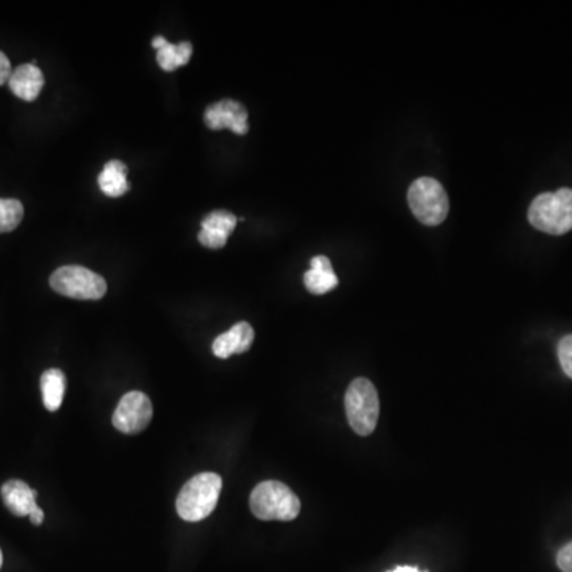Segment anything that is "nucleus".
<instances>
[{
    "mask_svg": "<svg viewBox=\"0 0 572 572\" xmlns=\"http://www.w3.org/2000/svg\"><path fill=\"white\" fill-rule=\"evenodd\" d=\"M345 410H347L350 428L358 436H369L374 433L379 422L380 401L379 393L368 379L353 380L345 395Z\"/></svg>",
    "mask_w": 572,
    "mask_h": 572,
    "instance_id": "20e7f679",
    "label": "nucleus"
},
{
    "mask_svg": "<svg viewBox=\"0 0 572 572\" xmlns=\"http://www.w3.org/2000/svg\"><path fill=\"white\" fill-rule=\"evenodd\" d=\"M2 563H4V557H2V550H0V568H2Z\"/></svg>",
    "mask_w": 572,
    "mask_h": 572,
    "instance_id": "b1692460",
    "label": "nucleus"
},
{
    "mask_svg": "<svg viewBox=\"0 0 572 572\" xmlns=\"http://www.w3.org/2000/svg\"><path fill=\"white\" fill-rule=\"evenodd\" d=\"M29 518H31V522L34 523V525L40 526L42 525L43 520H45V514H43L42 509L37 506L35 507L34 511L31 512Z\"/></svg>",
    "mask_w": 572,
    "mask_h": 572,
    "instance_id": "412c9836",
    "label": "nucleus"
},
{
    "mask_svg": "<svg viewBox=\"0 0 572 572\" xmlns=\"http://www.w3.org/2000/svg\"><path fill=\"white\" fill-rule=\"evenodd\" d=\"M204 121L213 131L231 129L237 136L248 132V112L240 102L225 99L205 110Z\"/></svg>",
    "mask_w": 572,
    "mask_h": 572,
    "instance_id": "6e6552de",
    "label": "nucleus"
},
{
    "mask_svg": "<svg viewBox=\"0 0 572 572\" xmlns=\"http://www.w3.org/2000/svg\"><path fill=\"white\" fill-rule=\"evenodd\" d=\"M40 387H42L43 404L50 412H56L62 406L66 395V375L61 369H48L42 374Z\"/></svg>",
    "mask_w": 572,
    "mask_h": 572,
    "instance_id": "2eb2a0df",
    "label": "nucleus"
},
{
    "mask_svg": "<svg viewBox=\"0 0 572 572\" xmlns=\"http://www.w3.org/2000/svg\"><path fill=\"white\" fill-rule=\"evenodd\" d=\"M0 495H2L8 511L16 517H29L37 507V503H35L37 491L32 490L23 480H8L2 485Z\"/></svg>",
    "mask_w": 572,
    "mask_h": 572,
    "instance_id": "f8f14e48",
    "label": "nucleus"
},
{
    "mask_svg": "<svg viewBox=\"0 0 572 572\" xmlns=\"http://www.w3.org/2000/svg\"><path fill=\"white\" fill-rule=\"evenodd\" d=\"M153 418L150 398L142 391H129L113 412L112 423L124 434H139L147 429Z\"/></svg>",
    "mask_w": 572,
    "mask_h": 572,
    "instance_id": "0eeeda50",
    "label": "nucleus"
},
{
    "mask_svg": "<svg viewBox=\"0 0 572 572\" xmlns=\"http://www.w3.org/2000/svg\"><path fill=\"white\" fill-rule=\"evenodd\" d=\"M223 480L213 472H202L186 482L178 493L175 507L185 522H201L209 517L220 498Z\"/></svg>",
    "mask_w": 572,
    "mask_h": 572,
    "instance_id": "f257e3e1",
    "label": "nucleus"
},
{
    "mask_svg": "<svg viewBox=\"0 0 572 572\" xmlns=\"http://www.w3.org/2000/svg\"><path fill=\"white\" fill-rule=\"evenodd\" d=\"M236 225V215H232L228 210H215L202 220V229L198 236L199 242L204 247L212 248V250L223 248L228 242L231 232L236 229Z\"/></svg>",
    "mask_w": 572,
    "mask_h": 572,
    "instance_id": "1a4fd4ad",
    "label": "nucleus"
},
{
    "mask_svg": "<svg viewBox=\"0 0 572 572\" xmlns=\"http://www.w3.org/2000/svg\"><path fill=\"white\" fill-rule=\"evenodd\" d=\"M250 509L259 520L290 522L301 512V501L279 480H266L252 491Z\"/></svg>",
    "mask_w": 572,
    "mask_h": 572,
    "instance_id": "f03ea898",
    "label": "nucleus"
},
{
    "mask_svg": "<svg viewBox=\"0 0 572 572\" xmlns=\"http://www.w3.org/2000/svg\"><path fill=\"white\" fill-rule=\"evenodd\" d=\"M166 43V37H163V35H158V37H156V39L151 42V45H153V48H156V50H159V48H163Z\"/></svg>",
    "mask_w": 572,
    "mask_h": 572,
    "instance_id": "4be33fe9",
    "label": "nucleus"
},
{
    "mask_svg": "<svg viewBox=\"0 0 572 572\" xmlns=\"http://www.w3.org/2000/svg\"><path fill=\"white\" fill-rule=\"evenodd\" d=\"M12 74V64H10V61H8L5 53L0 51V86L4 85V83H8V80H10Z\"/></svg>",
    "mask_w": 572,
    "mask_h": 572,
    "instance_id": "aec40b11",
    "label": "nucleus"
},
{
    "mask_svg": "<svg viewBox=\"0 0 572 572\" xmlns=\"http://www.w3.org/2000/svg\"><path fill=\"white\" fill-rule=\"evenodd\" d=\"M558 358H560L561 368L572 379V334L563 337L558 344Z\"/></svg>",
    "mask_w": 572,
    "mask_h": 572,
    "instance_id": "a211bd4d",
    "label": "nucleus"
},
{
    "mask_svg": "<svg viewBox=\"0 0 572 572\" xmlns=\"http://www.w3.org/2000/svg\"><path fill=\"white\" fill-rule=\"evenodd\" d=\"M50 285L56 293L80 301H97L107 293L104 277L82 266H62L53 272Z\"/></svg>",
    "mask_w": 572,
    "mask_h": 572,
    "instance_id": "423d86ee",
    "label": "nucleus"
},
{
    "mask_svg": "<svg viewBox=\"0 0 572 572\" xmlns=\"http://www.w3.org/2000/svg\"><path fill=\"white\" fill-rule=\"evenodd\" d=\"M191 55H193V45L190 42H182L178 45L167 42L163 48H159L156 59L161 69L172 72L178 67L186 66L190 62Z\"/></svg>",
    "mask_w": 572,
    "mask_h": 572,
    "instance_id": "dca6fc26",
    "label": "nucleus"
},
{
    "mask_svg": "<svg viewBox=\"0 0 572 572\" xmlns=\"http://www.w3.org/2000/svg\"><path fill=\"white\" fill-rule=\"evenodd\" d=\"M23 217L24 207L18 199H0V234L18 228Z\"/></svg>",
    "mask_w": 572,
    "mask_h": 572,
    "instance_id": "f3484780",
    "label": "nucleus"
},
{
    "mask_svg": "<svg viewBox=\"0 0 572 572\" xmlns=\"http://www.w3.org/2000/svg\"><path fill=\"white\" fill-rule=\"evenodd\" d=\"M126 175H128V166L118 161V159H112V161L105 164L104 169L99 174V178H97V183H99V188H101L105 196L120 198V196L129 191Z\"/></svg>",
    "mask_w": 572,
    "mask_h": 572,
    "instance_id": "4468645a",
    "label": "nucleus"
},
{
    "mask_svg": "<svg viewBox=\"0 0 572 572\" xmlns=\"http://www.w3.org/2000/svg\"><path fill=\"white\" fill-rule=\"evenodd\" d=\"M528 220L533 228L552 236H563L572 229V190L560 188L555 193L539 194L531 202Z\"/></svg>",
    "mask_w": 572,
    "mask_h": 572,
    "instance_id": "7ed1b4c3",
    "label": "nucleus"
},
{
    "mask_svg": "<svg viewBox=\"0 0 572 572\" xmlns=\"http://www.w3.org/2000/svg\"><path fill=\"white\" fill-rule=\"evenodd\" d=\"M255 341V331L247 321H240L237 325L232 326L228 333L220 334L213 341V355L221 360H228L231 355H240L250 350Z\"/></svg>",
    "mask_w": 572,
    "mask_h": 572,
    "instance_id": "9d476101",
    "label": "nucleus"
},
{
    "mask_svg": "<svg viewBox=\"0 0 572 572\" xmlns=\"http://www.w3.org/2000/svg\"><path fill=\"white\" fill-rule=\"evenodd\" d=\"M390 572H423L420 571L418 568H414V566H398V568L393 569Z\"/></svg>",
    "mask_w": 572,
    "mask_h": 572,
    "instance_id": "5701e85b",
    "label": "nucleus"
},
{
    "mask_svg": "<svg viewBox=\"0 0 572 572\" xmlns=\"http://www.w3.org/2000/svg\"><path fill=\"white\" fill-rule=\"evenodd\" d=\"M304 283L312 294H326L339 285V279L334 274L333 264L326 256H315L310 263L309 271L304 274Z\"/></svg>",
    "mask_w": 572,
    "mask_h": 572,
    "instance_id": "ddd939ff",
    "label": "nucleus"
},
{
    "mask_svg": "<svg viewBox=\"0 0 572 572\" xmlns=\"http://www.w3.org/2000/svg\"><path fill=\"white\" fill-rule=\"evenodd\" d=\"M407 201L415 218L423 225H441L449 215V198L444 186L436 178L422 177L415 180L410 185Z\"/></svg>",
    "mask_w": 572,
    "mask_h": 572,
    "instance_id": "39448f33",
    "label": "nucleus"
},
{
    "mask_svg": "<svg viewBox=\"0 0 572 572\" xmlns=\"http://www.w3.org/2000/svg\"><path fill=\"white\" fill-rule=\"evenodd\" d=\"M43 85H45V78H43L42 70L35 66L34 62L16 67L12 77L8 80L10 91L26 102L35 101L39 97Z\"/></svg>",
    "mask_w": 572,
    "mask_h": 572,
    "instance_id": "9b49d317",
    "label": "nucleus"
},
{
    "mask_svg": "<svg viewBox=\"0 0 572 572\" xmlns=\"http://www.w3.org/2000/svg\"><path fill=\"white\" fill-rule=\"evenodd\" d=\"M558 568L563 572H572V542L566 544L557 555Z\"/></svg>",
    "mask_w": 572,
    "mask_h": 572,
    "instance_id": "6ab92c4d",
    "label": "nucleus"
}]
</instances>
